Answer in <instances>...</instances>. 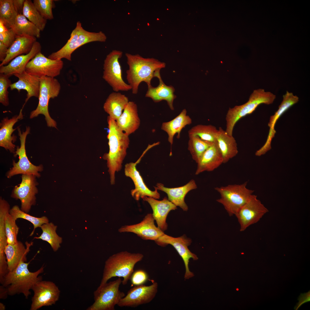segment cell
Here are the masks:
<instances>
[{
    "label": "cell",
    "mask_w": 310,
    "mask_h": 310,
    "mask_svg": "<svg viewBox=\"0 0 310 310\" xmlns=\"http://www.w3.org/2000/svg\"><path fill=\"white\" fill-rule=\"evenodd\" d=\"M24 107L22 106L18 115H16L10 119L8 117L5 118L0 123V146L14 154L16 146L13 142L16 140V137L11 135L17 128L14 129L13 127L19 120L23 118L22 111Z\"/></svg>",
    "instance_id": "83f0119b"
},
{
    "label": "cell",
    "mask_w": 310,
    "mask_h": 310,
    "mask_svg": "<svg viewBox=\"0 0 310 310\" xmlns=\"http://www.w3.org/2000/svg\"><path fill=\"white\" fill-rule=\"evenodd\" d=\"M36 38L26 35L17 36L15 40L8 48L6 56L0 64V67L9 63L16 57L29 53L31 50Z\"/></svg>",
    "instance_id": "f546056e"
},
{
    "label": "cell",
    "mask_w": 310,
    "mask_h": 310,
    "mask_svg": "<svg viewBox=\"0 0 310 310\" xmlns=\"http://www.w3.org/2000/svg\"><path fill=\"white\" fill-rule=\"evenodd\" d=\"M160 70H157L154 74V77L159 79V85L156 87L148 86L145 96L151 98L155 102L165 100L170 109L173 110V102L176 97L174 94L175 89L173 86H167L164 83L160 75Z\"/></svg>",
    "instance_id": "cb8c5ba5"
},
{
    "label": "cell",
    "mask_w": 310,
    "mask_h": 310,
    "mask_svg": "<svg viewBox=\"0 0 310 310\" xmlns=\"http://www.w3.org/2000/svg\"><path fill=\"white\" fill-rule=\"evenodd\" d=\"M155 241L157 244L161 246H164L168 244L172 245L183 261L185 268V279H189L193 276V273L189 269V260L191 258L194 260H197L198 257L195 254L191 252L188 247L191 242L190 239L187 238L184 236L175 238L164 234Z\"/></svg>",
    "instance_id": "e0dca14e"
},
{
    "label": "cell",
    "mask_w": 310,
    "mask_h": 310,
    "mask_svg": "<svg viewBox=\"0 0 310 310\" xmlns=\"http://www.w3.org/2000/svg\"><path fill=\"white\" fill-rule=\"evenodd\" d=\"M154 220L152 214H148L140 222L123 226L118 231L121 233H133L142 239L155 241L164 233L155 226Z\"/></svg>",
    "instance_id": "d6986e66"
},
{
    "label": "cell",
    "mask_w": 310,
    "mask_h": 310,
    "mask_svg": "<svg viewBox=\"0 0 310 310\" xmlns=\"http://www.w3.org/2000/svg\"><path fill=\"white\" fill-rule=\"evenodd\" d=\"M36 177L33 175L22 174L21 183L14 187L11 195L12 198L20 200V209L26 213L36 203V195L38 192L36 186L38 184Z\"/></svg>",
    "instance_id": "5bb4252c"
},
{
    "label": "cell",
    "mask_w": 310,
    "mask_h": 310,
    "mask_svg": "<svg viewBox=\"0 0 310 310\" xmlns=\"http://www.w3.org/2000/svg\"><path fill=\"white\" fill-rule=\"evenodd\" d=\"M18 130L20 145V147H16L14 156L18 155L19 160L17 162L13 160V167L7 173V176L10 178L14 175L22 174L33 175L39 177L40 175L38 172L43 170L42 165L36 166L32 164L28 159L26 153V139L27 135L30 133V128L29 127H26L25 131L22 132L20 128H18Z\"/></svg>",
    "instance_id": "8fae6325"
},
{
    "label": "cell",
    "mask_w": 310,
    "mask_h": 310,
    "mask_svg": "<svg viewBox=\"0 0 310 310\" xmlns=\"http://www.w3.org/2000/svg\"><path fill=\"white\" fill-rule=\"evenodd\" d=\"M148 279V275L145 271L138 269L133 271L130 280L133 285L137 286L144 285Z\"/></svg>",
    "instance_id": "f6af8a7d"
},
{
    "label": "cell",
    "mask_w": 310,
    "mask_h": 310,
    "mask_svg": "<svg viewBox=\"0 0 310 310\" xmlns=\"http://www.w3.org/2000/svg\"><path fill=\"white\" fill-rule=\"evenodd\" d=\"M218 131V129L214 126L199 124L189 129L188 134L189 136H196L204 140L214 143L216 142Z\"/></svg>",
    "instance_id": "74e56055"
},
{
    "label": "cell",
    "mask_w": 310,
    "mask_h": 310,
    "mask_svg": "<svg viewBox=\"0 0 310 310\" xmlns=\"http://www.w3.org/2000/svg\"><path fill=\"white\" fill-rule=\"evenodd\" d=\"M108 131L107 135L109 151L103 156L106 160L108 172L110 175L111 185L115 183V174L120 170L122 163L127 154L129 147V135L121 131L118 127L115 121L109 116L107 118Z\"/></svg>",
    "instance_id": "6da1fadb"
},
{
    "label": "cell",
    "mask_w": 310,
    "mask_h": 310,
    "mask_svg": "<svg viewBox=\"0 0 310 310\" xmlns=\"http://www.w3.org/2000/svg\"><path fill=\"white\" fill-rule=\"evenodd\" d=\"M9 213L16 220L18 218H22L30 222L32 224L34 229L30 236L33 235L35 229L37 228H40L42 224L49 222V220L46 216L36 217L32 216L22 210L17 205L14 206L10 209Z\"/></svg>",
    "instance_id": "ab89813d"
},
{
    "label": "cell",
    "mask_w": 310,
    "mask_h": 310,
    "mask_svg": "<svg viewBox=\"0 0 310 310\" xmlns=\"http://www.w3.org/2000/svg\"><path fill=\"white\" fill-rule=\"evenodd\" d=\"M8 295L7 288L1 285L0 286V299H5L7 298Z\"/></svg>",
    "instance_id": "f907efd6"
},
{
    "label": "cell",
    "mask_w": 310,
    "mask_h": 310,
    "mask_svg": "<svg viewBox=\"0 0 310 310\" xmlns=\"http://www.w3.org/2000/svg\"><path fill=\"white\" fill-rule=\"evenodd\" d=\"M63 66L61 59H51L40 52L28 63L25 71L39 78L44 76L55 78L60 75Z\"/></svg>",
    "instance_id": "4fadbf2b"
},
{
    "label": "cell",
    "mask_w": 310,
    "mask_h": 310,
    "mask_svg": "<svg viewBox=\"0 0 310 310\" xmlns=\"http://www.w3.org/2000/svg\"><path fill=\"white\" fill-rule=\"evenodd\" d=\"M9 29L5 23L0 20V33L5 32Z\"/></svg>",
    "instance_id": "816d5d0a"
},
{
    "label": "cell",
    "mask_w": 310,
    "mask_h": 310,
    "mask_svg": "<svg viewBox=\"0 0 310 310\" xmlns=\"http://www.w3.org/2000/svg\"><path fill=\"white\" fill-rule=\"evenodd\" d=\"M9 77L3 73H0V102L7 106L9 104L8 88L12 84Z\"/></svg>",
    "instance_id": "ee69618b"
},
{
    "label": "cell",
    "mask_w": 310,
    "mask_h": 310,
    "mask_svg": "<svg viewBox=\"0 0 310 310\" xmlns=\"http://www.w3.org/2000/svg\"><path fill=\"white\" fill-rule=\"evenodd\" d=\"M144 255L140 253L122 251L111 255L106 261L102 278L99 286L107 282L112 278L122 277V284H126L133 272L135 264L142 261Z\"/></svg>",
    "instance_id": "277c9868"
},
{
    "label": "cell",
    "mask_w": 310,
    "mask_h": 310,
    "mask_svg": "<svg viewBox=\"0 0 310 310\" xmlns=\"http://www.w3.org/2000/svg\"><path fill=\"white\" fill-rule=\"evenodd\" d=\"M13 29L17 36L26 35L36 38L40 37V30L34 24L28 20L23 14L18 15Z\"/></svg>",
    "instance_id": "e575fe53"
},
{
    "label": "cell",
    "mask_w": 310,
    "mask_h": 310,
    "mask_svg": "<svg viewBox=\"0 0 310 310\" xmlns=\"http://www.w3.org/2000/svg\"><path fill=\"white\" fill-rule=\"evenodd\" d=\"M116 121L119 128L128 135L134 133L139 127L140 122L137 104L133 102L129 101Z\"/></svg>",
    "instance_id": "4316f807"
},
{
    "label": "cell",
    "mask_w": 310,
    "mask_h": 310,
    "mask_svg": "<svg viewBox=\"0 0 310 310\" xmlns=\"http://www.w3.org/2000/svg\"><path fill=\"white\" fill-rule=\"evenodd\" d=\"M142 199L150 206L153 210V217L158 227L163 231L166 230L167 228L166 222L167 216L170 211L176 209L177 206L166 197L161 200L146 196Z\"/></svg>",
    "instance_id": "44dd1931"
},
{
    "label": "cell",
    "mask_w": 310,
    "mask_h": 310,
    "mask_svg": "<svg viewBox=\"0 0 310 310\" xmlns=\"http://www.w3.org/2000/svg\"><path fill=\"white\" fill-rule=\"evenodd\" d=\"M17 36L13 29L10 28L5 32L0 33V41L9 48L15 41Z\"/></svg>",
    "instance_id": "bcb514c9"
},
{
    "label": "cell",
    "mask_w": 310,
    "mask_h": 310,
    "mask_svg": "<svg viewBox=\"0 0 310 310\" xmlns=\"http://www.w3.org/2000/svg\"><path fill=\"white\" fill-rule=\"evenodd\" d=\"M42 232L38 237L34 239H40L47 242L54 252L57 251L61 247L62 242V238L57 234V226L52 222L42 224L40 227Z\"/></svg>",
    "instance_id": "836d02e7"
},
{
    "label": "cell",
    "mask_w": 310,
    "mask_h": 310,
    "mask_svg": "<svg viewBox=\"0 0 310 310\" xmlns=\"http://www.w3.org/2000/svg\"><path fill=\"white\" fill-rule=\"evenodd\" d=\"M122 280L117 279L99 286L94 292V302L87 310H114L125 294L119 290Z\"/></svg>",
    "instance_id": "9c48e42d"
},
{
    "label": "cell",
    "mask_w": 310,
    "mask_h": 310,
    "mask_svg": "<svg viewBox=\"0 0 310 310\" xmlns=\"http://www.w3.org/2000/svg\"><path fill=\"white\" fill-rule=\"evenodd\" d=\"M18 15L13 0H0V20L8 28H13Z\"/></svg>",
    "instance_id": "d590c367"
},
{
    "label": "cell",
    "mask_w": 310,
    "mask_h": 310,
    "mask_svg": "<svg viewBox=\"0 0 310 310\" xmlns=\"http://www.w3.org/2000/svg\"><path fill=\"white\" fill-rule=\"evenodd\" d=\"M23 14L29 21L36 25L40 31H42L44 30L47 20L40 15L32 1L25 0Z\"/></svg>",
    "instance_id": "8d00e7d4"
},
{
    "label": "cell",
    "mask_w": 310,
    "mask_h": 310,
    "mask_svg": "<svg viewBox=\"0 0 310 310\" xmlns=\"http://www.w3.org/2000/svg\"><path fill=\"white\" fill-rule=\"evenodd\" d=\"M30 263V261L28 263L21 261L14 270L8 271L4 277L1 284L7 288L9 295L22 293L27 299L31 294L30 290L34 284L42 280V277L39 275L43 272L44 265L37 270L32 272L28 268Z\"/></svg>",
    "instance_id": "3957f363"
},
{
    "label": "cell",
    "mask_w": 310,
    "mask_h": 310,
    "mask_svg": "<svg viewBox=\"0 0 310 310\" xmlns=\"http://www.w3.org/2000/svg\"><path fill=\"white\" fill-rule=\"evenodd\" d=\"M276 98L275 95L270 92L265 91L263 89L254 90L246 102L229 108L226 117V131L232 135L234 127L240 119L252 113L261 104H272Z\"/></svg>",
    "instance_id": "5b68a950"
},
{
    "label": "cell",
    "mask_w": 310,
    "mask_h": 310,
    "mask_svg": "<svg viewBox=\"0 0 310 310\" xmlns=\"http://www.w3.org/2000/svg\"><path fill=\"white\" fill-rule=\"evenodd\" d=\"M298 299V302L294 307V309L297 310L303 304L310 301V291L307 292L301 293Z\"/></svg>",
    "instance_id": "7dc6e473"
},
{
    "label": "cell",
    "mask_w": 310,
    "mask_h": 310,
    "mask_svg": "<svg viewBox=\"0 0 310 310\" xmlns=\"http://www.w3.org/2000/svg\"><path fill=\"white\" fill-rule=\"evenodd\" d=\"M41 49L40 43L36 41L29 53L18 56L7 65L0 67V73H3L9 78L15 74L22 73L25 71L29 61L41 52Z\"/></svg>",
    "instance_id": "7402d4cb"
},
{
    "label": "cell",
    "mask_w": 310,
    "mask_h": 310,
    "mask_svg": "<svg viewBox=\"0 0 310 310\" xmlns=\"http://www.w3.org/2000/svg\"><path fill=\"white\" fill-rule=\"evenodd\" d=\"M187 113L186 110L184 109L174 119L162 124L161 129L167 134L168 141L171 146L173 144L174 136L177 134V138L179 139L182 129L192 123V119Z\"/></svg>",
    "instance_id": "4dcf8cb0"
},
{
    "label": "cell",
    "mask_w": 310,
    "mask_h": 310,
    "mask_svg": "<svg viewBox=\"0 0 310 310\" xmlns=\"http://www.w3.org/2000/svg\"><path fill=\"white\" fill-rule=\"evenodd\" d=\"M18 78V80L10 86L11 90H17L20 92L21 90L27 92L24 106L29 99L32 97L38 98L40 85V78L30 75L25 71L20 74L14 75Z\"/></svg>",
    "instance_id": "484cf974"
},
{
    "label": "cell",
    "mask_w": 310,
    "mask_h": 310,
    "mask_svg": "<svg viewBox=\"0 0 310 310\" xmlns=\"http://www.w3.org/2000/svg\"><path fill=\"white\" fill-rule=\"evenodd\" d=\"M5 224L7 244H14L17 243L18 241L17 236L19 228L16 224V220L9 214V212L5 216Z\"/></svg>",
    "instance_id": "b9f144b4"
},
{
    "label": "cell",
    "mask_w": 310,
    "mask_h": 310,
    "mask_svg": "<svg viewBox=\"0 0 310 310\" xmlns=\"http://www.w3.org/2000/svg\"><path fill=\"white\" fill-rule=\"evenodd\" d=\"M247 182L215 188L220 195L216 201L222 204L230 216L235 215L249 200L254 190L247 187Z\"/></svg>",
    "instance_id": "52a82bcc"
},
{
    "label": "cell",
    "mask_w": 310,
    "mask_h": 310,
    "mask_svg": "<svg viewBox=\"0 0 310 310\" xmlns=\"http://www.w3.org/2000/svg\"><path fill=\"white\" fill-rule=\"evenodd\" d=\"M129 68L126 71L127 79L133 94L137 93L139 85L143 82L148 87L151 86V80L155 71L166 66L165 63L154 58H145L138 54L126 53Z\"/></svg>",
    "instance_id": "7a4b0ae2"
},
{
    "label": "cell",
    "mask_w": 310,
    "mask_h": 310,
    "mask_svg": "<svg viewBox=\"0 0 310 310\" xmlns=\"http://www.w3.org/2000/svg\"><path fill=\"white\" fill-rule=\"evenodd\" d=\"M106 39V35L102 31L98 32L88 31L83 28L80 22L78 21L65 44L57 51L52 53L48 57L53 60L65 58L71 61L72 53L81 46L93 42H104Z\"/></svg>",
    "instance_id": "8992f818"
},
{
    "label": "cell",
    "mask_w": 310,
    "mask_h": 310,
    "mask_svg": "<svg viewBox=\"0 0 310 310\" xmlns=\"http://www.w3.org/2000/svg\"><path fill=\"white\" fill-rule=\"evenodd\" d=\"M189 137L188 149L197 163L204 152L214 143L204 140L196 136Z\"/></svg>",
    "instance_id": "f35d334b"
},
{
    "label": "cell",
    "mask_w": 310,
    "mask_h": 310,
    "mask_svg": "<svg viewBox=\"0 0 310 310\" xmlns=\"http://www.w3.org/2000/svg\"><path fill=\"white\" fill-rule=\"evenodd\" d=\"M60 84L55 78L44 76L40 78L39 102L35 109L31 112L30 117L32 119L42 114L45 117L48 127L57 128L56 122L51 117L48 111L50 98L57 97L61 90Z\"/></svg>",
    "instance_id": "ba28073f"
},
{
    "label": "cell",
    "mask_w": 310,
    "mask_h": 310,
    "mask_svg": "<svg viewBox=\"0 0 310 310\" xmlns=\"http://www.w3.org/2000/svg\"><path fill=\"white\" fill-rule=\"evenodd\" d=\"M5 305L2 303H0V310H5Z\"/></svg>",
    "instance_id": "f5cc1de1"
},
{
    "label": "cell",
    "mask_w": 310,
    "mask_h": 310,
    "mask_svg": "<svg viewBox=\"0 0 310 310\" xmlns=\"http://www.w3.org/2000/svg\"><path fill=\"white\" fill-rule=\"evenodd\" d=\"M122 55V51L113 50L106 56L103 65L102 78L116 92L131 90V86L122 78V69L119 61Z\"/></svg>",
    "instance_id": "30bf717a"
},
{
    "label": "cell",
    "mask_w": 310,
    "mask_h": 310,
    "mask_svg": "<svg viewBox=\"0 0 310 310\" xmlns=\"http://www.w3.org/2000/svg\"><path fill=\"white\" fill-rule=\"evenodd\" d=\"M216 141L223 157V163H227L237 154L238 150L235 138L221 127L218 129Z\"/></svg>",
    "instance_id": "1f68e13d"
},
{
    "label": "cell",
    "mask_w": 310,
    "mask_h": 310,
    "mask_svg": "<svg viewBox=\"0 0 310 310\" xmlns=\"http://www.w3.org/2000/svg\"><path fill=\"white\" fill-rule=\"evenodd\" d=\"M33 3L37 10L45 19L53 18L52 9L55 6L53 0H34Z\"/></svg>",
    "instance_id": "7bdbcfd3"
},
{
    "label": "cell",
    "mask_w": 310,
    "mask_h": 310,
    "mask_svg": "<svg viewBox=\"0 0 310 310\" xmlns=\"http://www.w3.org/2000/svg\"><path fill=\"white\" fill-rule=\"evenodd\" d=\"M197 163L196 175L204 171H213L223 163V157L216 142L204 152Z\"/></svg>",
    "instance_id": "603a6c76"
},
{
    "label": "cell",
    "mask_w": 310,
    "mask_h": 310,
    "mask_svg": "<svg viewBox=\"0 0 310 310\" xmlns=\"http://www.w3.org/2000/svg\"><path fill=\"white\" fill-rule=\"evenodd\" d=\"M25 0H13L16 10L19 14H23L24 5Z\"/></svg>",
    "instance_id": "c3c4849f"
},
{
    "label": "cell",
    "mask_w": 310,
    "mask_h": 310,
    "mask_svg": "<svg viewBox=\"0 0 310 310\" xmlns=\"http://www.w3.org/2000/svg\"><path fill=\"white\" fill-rule=\"evenodd\" d=\"M32 290L34 294L30 310H37L44 306L54 305L59 300L60 291L53 282L42 280L36 282Z\"/></svg>",
    "instance_id": "7c38bea8"
},
{
    "label": "cell",
    "mask_w": 310,
    "mask_h": 310,
    "mask_svg": "<svg viewBox=\"0 0 310 310\" xmlns=\"http://www.w3.org/2000/svg\"><path fill=\"white\" fill-rule=\"evenodd\" d=\"M26 248L22 242L18 241L15 244H7L6 246L4 252L9 271L14 270L21 261H27V255L30 251V248L32 243L26 242Z\"/></svg>",
    "instance_id": "f1b7e54d"
},
{
    "label": "cell",
    "mask_w": 310,
    "mask_h": 310,
    "mask_svg": "<svg viewBox=\"0 0 310 310\" xmlns=\"http://www.w3.org/2000/svg\"><path fill=\"white\" fill-rule=\"evenodd\" d=\"M158 285L156 282L150 286L144 285L134 286L127 292L117 305L121 307H135L150 302L157 292Z\"/></svg>",
    "instance_id": "2e32d148"
},
{
    "label": "cell",
    "mask_w": 310,
    "mask_h": 310,
    "mask_svg": "<svg viewBox=\"0 0 310 310\" xmlns=\"http://www.w3.org/2000/svg\"><path fill=\"white\" fill-rule=\"evenodd\" d=\"M148 150V149L147 148L135 162L127 163L125 165V175L131 179L135 185V189L131 191V194L132 196L137 201L139 200L140 198L142 199L146 196L151 197L156 199H159L160 197V194L157 189H155L154 191H152L147 187L136 168V164L140 162L142 157Z\"/></svg>",
    "instance_id": "ac0fdd59"
},
{
    "label": "cell",
    "mask_w": 310,
    "mask_h": 310,
    "mask_svg": "<svg viewBox=\"0 0 310 310\" xmlns=\"http://www.w3.org/2000/svg\"><path fill=\"white\" fill-rule=\"evenodd\" d=\"M268 212V209L257 199V196L252 195L235 215L240 225V231H243L251 225L257 222Z\"/></svg>",
    "instance_id": "9a60e30c"
},
{
    "label": "cell",
    "mask_w": 310,
    "mask_h": 310,
    "mask_svg": "<svg viewBox=\"0 0 310 310\" xmlns=\"http://www.w3.org/2000/svg\"><path fill=\"white\" fill-rule=\"evenodd\" d=\"M154 187V189L166 193L168 199L170 201L185 211L188 210V206L185 202V196L189 191L197 188L195 182L193 179L191 180L183 186L177 187H167L160 183H157L156 186Z\"/></svg>",
    "instance_id": "d4e9b609"
},
{
    "label": "cell",
    "mask_w": 310,
    "mask_h": 310,
    "mask_svg": "<svg viewBox=\"0 0 310 310\" xmlns=\"http://www.w3.org/2000/svg\"><path fill=\"white\" fill-rule=\"evenodd\" d=\"M10 210L8 202L1 197L0 198V257H5L4 252L5 248L7 245V239L6 234L5 220L7 214Z\"/></svg>",
    "instance_id": "60d3db41"
},
{
    "label": "cell",
    "mask_w": 310,
    "mask_h": 310,
    "mask_svg": "<svg viewBox=\"0 0 310 310\" xmlns=\"http://www.w3.org/2000/svg\"><path fill=\"white\" fill-rule=\"evenodd\" d=\"M129 101L125 95L119 92H113L107 97L104 104L103 108L109 115L108 116L116 121L122 114Z\"/></svg>",
    "instance_id": "d6a6232c"
},
{
    "label": "cell",
    "mask_w": 310,
    "mask_h": 310,
    "mask_svg": "<svg viewBox=\"0 0 310 310\" xmlns=\"http://www.w3.org/2000/svg\"><path fill=\"white\" fill-rule=\"evenodd\" d=\"M8 48L0 41V61L2 62L5 59Z\"/></svg>",
    "instance_id": "681fc988"
},
{
    "label": "cell",
    "mask_w": 310,
    "mask_h": 310,
    "mask_svg": "<svg viewBox=\"0 0 310 310\" xmlns=\"http://www.w3.org/2000/svg\"><path fill=\"white\" fill-rule=\"evenodd\" d=\"M299 101V98L298 96L288 91H287L285 94L283 95L282 101L279 106L278 109L273 115L270 117L268 123V126L269 127V132L266 141L263 146L256 152V156H261L271 149L272 141L276 133L275 127L277 121L285 112Z\"/></svg>",
    "instance_id": "ffe728a7"
}]
</instances>
